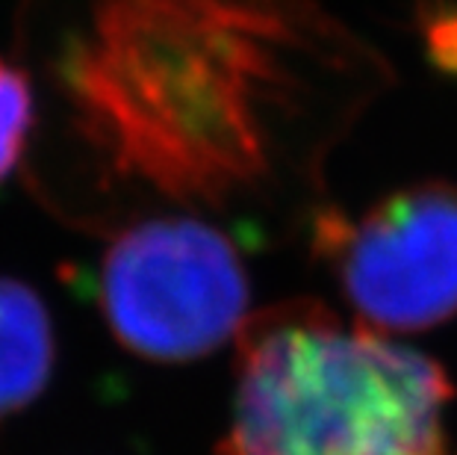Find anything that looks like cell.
<instances>
[{"label": "cell", "instance_id": "5b68a950", "mask_svg": "<svg viewBox=\"0 0 457 455\" xmlns=\"http://www.w3.org/2000/svg\"><path fill=\"white\" fill-rule=\"evenodd\" d=\"M56 337L42 296L0 278V420L33 405L51 382Z\"/></svg>", "mask_w": 457, "mask_h": 455}, {"label": "cell", "instance_id": "3957f363", "mask_svg": "<svg viewBox=\"0 0 457 455\" xmlns=\"http://www.w3.org/2000/svg\"><path fill=\"white\" fill-rule=\"evenodd\" d=\"M98 299L124 350L162 364L216 352L248 319V275L233 240L201 216L124 228L101 260Z\"/></svg>", "mask_w": 457, "mask_h": 455}, {"label": "cell", "instance_id": "52a82bcc", "mask_svg": "<svg viewBox=\"0 0 457 455\" xmlns=\"http://www.w3.org/2000/svg\"><path fill=\"white\" fill-rule=\"evenodd\" d=\"M428 54L434 65L445 74L457 77V9L454 13H440L428 24Z\"/></svg>", "mask_w": 457, "mask_h": 455}, {"label": "cell", "instance_id": "8992f818", "mask_svg": "<svg viewBox=\"0 0 457 455\" xmlns=\"http://www.w3.org/2000/svg\"><path fill=\"white\" fill-rule=\"evenodd\" d=\"M36 122L33 86L27 74L0 60V181L18 166Z\"/></svg>", "mask_w": 457, "mask_h": 455}, {"label": "cell", "instance_id": "7a4b0ae2", "mask_svg": "<svg viewBox=\"0 0 457 455\" xmlns=\"http://www.w3.org/2000/svg\"><path fill=\"white\" fill-rule=\"evenodd\" d=\"M216 455H445L452 379L434 358L319 302L248 314Z\"/></svg>", "mask_w": 457, "mask_h": 455}, {"label": "cell", "instance_id": "6da1fadb", "mask_svg": "<svg viewBox=\"0 0 457 455\" xmlns=\"http://www.w3.org/2000/svg\"><path fill=\"white\" fill-rule=\"evenodd\" d=\"M345 47L301 0H89L54 80L106 178L228 213L304 178L298 133Z\"/></svg>", "mask_w": 457, "mask_h": 455}, {"label": "cell", "instance_id": "277c9868", "mask_svg": "<svg viewBox=\"0 0 457 455\" xmlns=\"http://www.w3.org/2000/svg\"><path fill=\"white\" fill-rule=\"evenodd\" d=\"M313 249L354 308L384 334L425 332L457 314V187L428 181L360 216L319 210Z\"/></svg>", "mask_w": 457, "mask_h": 455}]
</instances>
